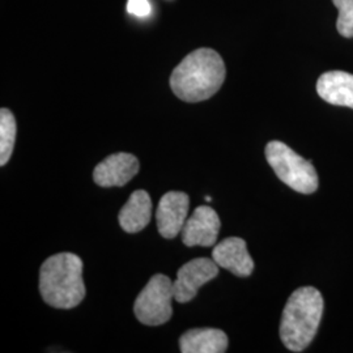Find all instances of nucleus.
<instances>
[{"label": "nucleus", "mask_w": 353, "mask_h": 353, "mask_svg": "<svg viewBox=\"0 0 353 353\" xmlns=\"http://www.w3.org/2000/svg\"><path fill=\"white\" fill-rule=\"evenodd\" d=\"M225 75V63L217 51L198 49L174 68L170 88L182 101H205L221 88Z\"/></svg>", "instance_id": "1"}, {"label": "nucleus", "mask_w": 353, "mask_h": 353, "mask_svg": "<svg viewBox=\"0 0 353 353\" xmlns=\"http://www.w3.org/2000/svg\"><path fill=\"white\" fill-rule=\"evenodd\" d=\"M39 292L43 301L57 309H72L85 297L83 261L72 252L48 258L39 270Z\"/></svg>", "instance_id": "2"}, {"label": "nucleus", "mask_w": 353, "mask_h": 353, "mask_svg": "<svg viewBox=\"0 0 353 353\" xmlns=\"http://www.w3.org/2000/svg\"><path fill=\"white\" fill-rule=\"evenodd\" d=\"M323 314V297L313 287H303L290 294L283 310L280 338L292 352H303L316 338Z\"/></svg>", "instance_id": "3"}, {"label": "nucleus", "mask_w": 353, "mask_h": 353, "mask_svg": "<svg viewBox=\"0 0 353 353\" xmlns=\"http://www.w3.org/2000/svg\"><path fill=\"white\" fill-rule=\"evenodd\" d=\"M265 159L281 182L301 194H313L318 189L316 168L283 141H270Z\"/></svg>", "instance_id": "4"}, {"label": "nucleus", "mask_w": 353, "mask_h": 353, "mask_svg": "<svg viewBox=\"0 0 353 353\" xmlns=\"http://www.w3.org/2000/svg\"><path fill=\"white\" fill-rule=\"evenodd\" d=\"M173 283L163 274L152 276L134 303V313L145 326H160L173 316Z\"/></svg>", "instance_id": "5"}, {"label": "nucleus", "mask_w": 353, "mask_h": 353, "mask_svg": "<svg viewBox=\"0 0 353 353\" xmlns=\"http://www.w3.org/2000/svg\"><path fill=\"white\" fill-rule=\"evenodd\" d=\"M219 275V265L214 259L196 258L182 265L173 281L176 303H188L196 296L199 288Z\"/></svg>", "instance_id": "6"}, {"label": "nucleus", "mask_w": 353, "mask_h": 353, "mask_svg": "<svg viewBox=\"0 0 353 353\" xmlns=\"http://www.w3.org/2000/svg\"><path fill=\"white\" fill-rule=\"evenodd\" d=\"M189 195L181 191H169L160 199L156 220L160 234L172 240L182 232L189 212Z\"/></svg>", "instance_id": "7"}, {"label": "nucleus", "mask_w": 353, "mask_h": 353, "mask_svg": "<svg viewBox=\"0 0 353 353\" xmlns=\"http://www.w3.org/2000/svg\"><path fill=\"white\" fill-rule=\"evenodd\" d=\"M139 160L131 153H114L93 170V179L100 188L125 186L139 172Z\"/></svg>", "instance_id": "8"}, {"label": "nucleus", "mask_w": 353, "mask_h": 353, "mask_svg": "<svg viewBox=\"0 0 353 353\" xmlns=\"http://www.w3.org/2000/svg\"><path fill=\"white\" fill-rule=\"evenodd\" d=\"M220 219L211 207L201 205L182 228V241L186 246H214L220 232Z\"/></svg>", "instance_id": "9"}, {"label": "nucleus", "mask_w": 353, "mask_h": 353, "mask_svg": "<svg viewBox=\"0 0 353 353\" xmlns=\"http://www.w3.org/2000/svg\"><path fill=\"white\" fill-rule=\"evenodd\" d=\"M212 259L219 267L240 278L250 276L254 270V261L248 252L246 242L240 237H229L217 243L212 252Z\"/></svg>", "instance_id": "10"}, {"label": "nucleus", "mask_w": 353, "mask_h": 353, "mask_svg": "<svg viewBox=\"0 0 353 353\" xmlns=\"http://www.w3.org/2000/svg\"><path fill=\"white\" fill-rule=\"evenodd\" d=\"M316 92L322 100L353 109V75L344 71H328L316 81Z\"/></svg>", "instance_id": "11"}, {"label": "nucleus", "mask_w": 353, "mask_h": 353, "mask_svg": "<svg viewBox=\"0 0 353 353\" xmlns=\"http://www.w3.org/2000/svg\"><path fill=\"white\" fill-rule=\"evenodd\" d=\"M152 199L145 190L131 194L126 204L119 211V225L126 233H138L151 221Z\"/></svg>", "instance_id": "12"}, {"label": "nucleus", "mask_w": 353, "mask_h": 353, "mask_svg": "<svg viewBox=\"0 0 353 353\" xmlns=\"http://www.w3.org/2000/svg\"><path fill=\"white\" fill-rule=\"evenodd\" d=\"M182 353H224L228 350L227 334L219 328H194L179 338Z\"/></svg>", "instance_id": "13"}, {"label": "nucleus", "mask_w": 353, "mask_h": 353, "mask_svg": "<svg viewBox=\"0 0 353 353\" xmlns=\"http://www.w3.org/2000/svg\"><path fill=\"white\" fill-rule=\"evenodd\" d=\"M16 119L11 110L3 108L0 110V165L4 166L12 156L16 141Z\"/></svg>", "instance_id": "14"}, {"label": "nucleus", "mask_w": 353, "mask_h": 353, "mask_svg": "<svg viewBox=\"0 0 353 353\" xmlns=\"http://www.w3.org/2000/svg\"><path fill=\"white\" fill-rule=\"evenodd\" d=\"M338 8L336 28L339 34L345 38H353V0H332Z\"/></svg>", "instance_id": "15"}, {"label": "nucleus", "mask_w": 353, "mask_h": 353, "mask_svg": "<svg viewBox=\"0 0 353 353\" xmlns=\"http://www.w3.org/2000/svg\"><path fill=\"white\" fill-rule=\"evenodd\" d=\"M127 11L138 17H147L151 14L152 7L148 0H128Z\"/></svg>", "instance_id": "16"}, {"label": "nucleus", "mask_w": 353, "mask_h": 353, "mask_svg": "<svg viewBox=\"0 0 353 353\" xmlns=\"http://www.w3.org/2000/svg\"><path fill=\"white\" fill-rule=\"evenodd\" d=\"M205 201H207V202H211V196L207 195V196H205Z\"/></svg>", "instance_id": "17"}]
</instances>
